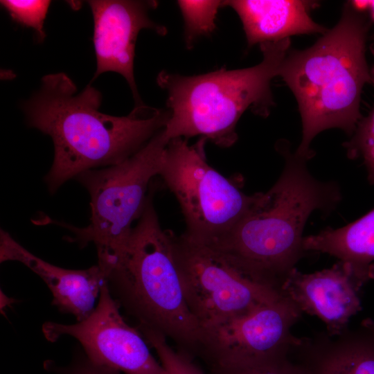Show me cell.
<instances>
[{"label": "cell", "instance_id": "obj_1", "mask_svg": "<svg viewBox=\"0 0 374 374\" xmlns=\"http://www.w3.org/2000/svg\"><path fill=\"white\" fill-rule=\"evenodd\" d=\"M100 92L87 85L80 93L64 73L48 74L25 103L28 124L48 135L54 146L45 176L51 193L80 174L118 164L165 128L170 113L143 105L125 116L100 112Z\"/></svg>", "mask_w": 374, "mask_h": 374}, {"label": "cell", "instance_id": "obj_2", "mask_svg": "<svg viewBox=\"0 0 374 374\" xmlns=\"http://www.w3.org/2000/svg\"><path fill=\"white\" fill-rule=\"evenodd\" d=\"M276 150L285 165L275 184L231 230L204 244L252 281L281 293L306 252L303 233L308 217L316 210L329 214L342 196L337 182L313 177L307 160L292 153L287 141H278Z\"/></svg>", "mask_w": 374, "mask_h": 374}, {"label": "cell", "instance_id": "obj_3", "mask_svg": "<svg viewBox=\"0 0 374 374\" xmlns=\"http://www.w3.org/2000/svg\"><path fill=\"white\" fill-rule=\"evenodd\" d=\"M370 23L350 2L337 25L304 50H289L279 74L297 101L302 139L295 153L307 161L313 139L330 128L353 135L364 87L372 84L366 57Z\"/></svg>", "mask_w": 374, "mask_h": 374}, {"label": "cell", "instance_id": "obj_4", "mask_svg": "<svg viewBox=\"0 0 374 374\" xmlns=\"http://www.w3.org/2000/svg\"><path fill=\"white\" fill-rule=\"evenodd\" d=\"M153 192L125 250L104 276L112 296L138 330L157 332L195 358L201 327L186 303L172 232L161 226Z\"/></svg>", "mask_w": 374, "mask_h": 374}, {"label": "cell", "instance_id": "obj_5", "mask_svg": "<svg viewBox=\"0 0 374 374\" xmlns=\"http://www.w3.org/2000/svg\"><path fill=\"white\" fill-rule=\"evenodd\" d=\"M290 44L287 38L260 44L262 60L249 68L193 76L160 73L157 82L167 91L170 109L166 136H199L220 147L231 146L238 139L237 123L247 109L264 117L269 114L274 105L271 81L278 75Z\"/></svg>", "mask_w": 374, "mask_h": 374}, {"label": "cell", "instance_id": "obj_6", "mask_svg": "<svg viewBox=\"0 0 374 374\" xmlns=\"http://www.w3.org/2000/svg\"><path fill=\"white\" fill-rule=\"evenodd\" d=\"M164 129L123 161L89 170L75 177L90 195L91 218L83 228L64 224L73 233L69 240L83 246L93 243L98 265L104 271L125 250L134 223L145 208L148 186L159 175L170 141Z\"/></svg>", "mask_w": 374, "mask_h": 374}, {"label": "cell", "instance_id": "obj_7", "mask_svg": "<svg viewBox=\"0 0 374 374\" xmlns=\"http://www.w3.org/2000/svg\"><path fill=\"white\" fill-rule=\"evenodd\" d=\"M200 138L193 145L186 139H170L159 176L174 194L192 240L208 244L231 230L261 200L263 193L245 194L233 181L206 161Z\"/></svg>", "mask_w": 374, "mask_h": 374}, {"label": "cell", "instance_id": "obj_8", "mask_svg": "<svg viewBox=\"0 0 374 374\" xmlns=\"http://www.w3.org/2000/svg\"><path fill=\"white\" fill-rule=\"evenodd\" d=\"M175 256L188 307L201 328L246 314L283 295L240 273L220 253L172 233Z\"/></svg>", "mask_w": 374, "mask_h": 374}, {"label": "cell", "instance_id": "obj_9", "mask_svg": "<svg viewBox=\"0 0 374 374\" xmlns=\"http://www.w3.org/2000/svg\"><path fill=\"white\" fill-rule=\"evenodd\" d=\"M302 312L289 298L201 328L195 357L209 368L269 361L292 352L301 338L291 332Z\"/></svg>", "mask_w": 374, "mask_h": 374}, {"label": "cell", "instance_id": "obj_10", "mask_svg": "<svg viewBox=\"0 0 374 374\" xmlns=\"http://www.w3.org/2000/svg\"><path fill=\"white\" fill-rule=\"evenodd\" d=\"M42 331L51 342L62 336L73 337L91 361L123 374H166L140 331L125 321L106 281L97 306L87 319L69 325L47 321Z\"/></svg>", "mask_w": 374, "mask_h": 374}, {"label": "cell", "instance_id": "obj_11", "mask_svg": "<svg viewBox=\"0 0 374 374\" xmlns=\"http://www.w3.org/2000/svg\"><path fill=\"white\" fill-rule=\"evenodd\" d=\"M374 276L339 260L331 267L311 274L295 268L282 288L283 296L302 312L316 316L335 336L346 328L350 319L362 310L360 290Z\"/></svg>", "mask_w": 374, "mask_h": 374}, {"label": "cell", "instance_id": "obj_12", "mask_svg": "<svg viewBox=\"0 0 374 374\" xmlns=\"http://www.w3.org/2000/svg\"><path fill=\"white\" fill-rule=\"evenodd\" d=\"M87 2L94 22L93 41L96 71L93 79L107 71L119 73L129 84L136 106L143 105L134 77L135 45L138 34L143 28L152 29L160 35L166 32L163 26L148 17V10L156 3L125 0Z\"/></svg>", "mask_w": 374, "mask_h": 374}, {"label": "cell", "instance_id": "obj_13", "mask_svg": "<svg viewBox=\"0 0 374 374\" xmlns=\"http://www.w3.org/2000/svg\"><path fill=\"white\" fill-rule=\"evenodd\" d=\"M18 261L37 274L53 296L52 304L78 321L94 310L96 299L106 281L97 265L86 269H69L50 264L26 249L6 231H0V261Z\"/></svg>", "mask_w": 374, "mask_h": 374}, {"label": "cell", "instance_id": "obj_14", "mask_svg": "<svg viewBox=\"0 0 374 374\" xmlns=\"http://www.w3.org/2000/svg\"><path fill=\"white\" fill-rule=\"evenodd\" d=\"M293 353L307 374H374V331L362 324L335 336L301 338Z\"/></svg>", "mask_w": 374, "mask_h": 374}, {"label": "cell", "instance_id": "obj_15", "mask_svg": "<svg viewBox=\"0 0 374 374\" xmlns=\"http://www.w3.org/2000/svg\"><path fill=\"white\" fill-rule=\"evenodd\" d=\"M316 4L300 0L223 1V6H230L239 16L248 47L279 42L293 35L324 34L328 29L314 21L309 15Z\"/></svg>", "mask_w": 374, "mask_h": 374}, {"label": "cell", "instance_id": "obj_16", "mask_svg": "<svg viewBox=\"0 0 374 374\" xmlns=\"http://www.w3.org/2000/svg\"><path fill=\"white\" fill-rule=\"evenodd\" d=\"M303 247L305 251L328 253L374 275V208L343 227H328L305 237Z\"/></svg>", "mask_w": 374, "mask_h": 374}, {"label": "cell", "instance_id": "obj_17", "mask_svg": "<svg viewBox=\"0 0 374 374\" xmlns=\"http://www.w3.org/2000/svg\"><path fill=\"white\" fill-rule=\"evenodd\" d=\"M184 21V37L188 46L200 36L208 35L215 28L217 11L223 7L222 1H177Z\"/></svg>", "mask_w": 374, "mask_h": 374}, {"label": "cell", "instance_id": "obj_18", "mask_svg": "<svg viewBox=\"0 0 374 374\" xmlns=\"http://www.w3.org/2000/svg\"><path fill=\"white\" fill-rule=\"evenodd\" d=\"M139 331L155 350L166 374H206L195 363L194 357L172 347L161 335L147 329Z\"/></svg>", "mask_w": 374, "mask_h": 374}, {"label": "cell", "instance_id": "obj_19", "mask_svg": "<svg viewBox=\"0 0 374 374\" xmlns=\"http://www.w3.org/2000/svg\"><path fill=\"white\" fill-rule=\"evenodd\" d=\"M374 85V64L371 69ZM350 159H361L367 170L368 181L374 184V107L359 121L351 139L344 143Z\"/></svg>", "mask_w": 374, "mask_h": 374}, {"label": "cell", "instance_id": "obj_20", "mask_svg": "<svg viewBox=\"0 0 374 374\" xmlns=\"http://www.w3.org/2000/svg\"><path fill=\"white\" fill-rule=\"evenodd\" d=\"M1 4L13 20L21 25L32 28L39 40L44 38L43 25L51 4L50 1L3 0Z\"/></svg>", "mask_w": 374, "mask_h": 374}, {"label": "cell", "instance_id": "obj_21", "mask_svg": "<svg viewBox=\"0 0 374 374\" xmlns=\"http://www.w3.org/2000/svg\"><path fill=\"white\" fill-rule=\"evenodd\" d=\"M293 351V350H292ZM292 353L269 361L226 368H209V374H307Z\"/></svg>", "mask_w": 374, "mask_h": 374}, {"label": "cell", "instance_id": "obj_22", "mask_svg": "<svg viewBox=\"0 0 374 374\" xmlns=\"http://www.w3.org/2000/svg\"><path fill=\"white\" fill-rule=\"evenodd\" d=\"M57 370L62 374H123L115 369L94 363L87 356L76 360L69 366Z\"/></svg>", "mask_w": 374, "mask_h": 374}, {"label": "cell", "instance_id": "obj_23", "mask_svg": "<svg viewBox=\"0 0 374 374\" xmlns=\"http://www.w3.org/2000/svg\"><path fill=\"white\" fill-rule=\"evenodd\" d=\"M361 324L374 331V319L371 318L365 319L362 321Z\"/></svg>", "mask_w": 374, "mask_h": 374}, {"label": "cell", "instance_id": "obj_24", "mask_svg": "<svg viewBox=\"0 0 374 374\" xmlns=\"http://www.w3.org/2000/svg\"><path fill=\"white\" fill-rule=\"evenodd\" d=\"M367 6H368V8L371 10L372 12V15L374 18V1H367Z\"/></svg>", "mask_w": 374, "mask_h": 374}]
</instances>
